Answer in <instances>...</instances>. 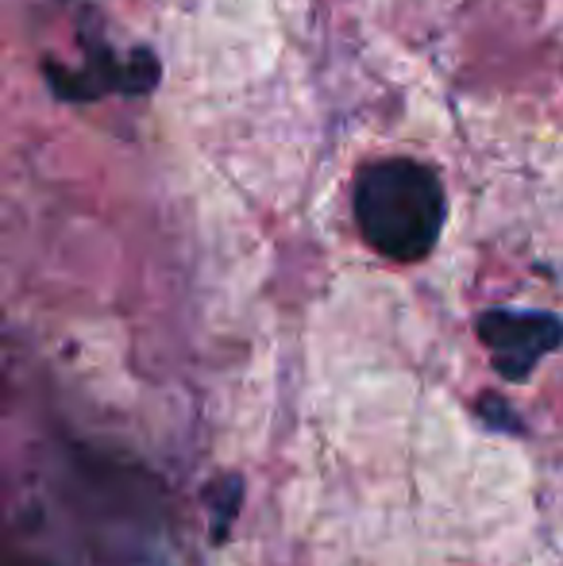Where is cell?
Returning <instances> with one entry per match:
<instances>
[{
  "mask_svg": "<svg viewBox=\"0 0 563 566\" xmlns=\"http://www.w3.org/2000/svg\"><path fill=\"white\" fill-rule=\"evenodd\" d=\"M352 209L371 251L390 262H421L440 243L448 197L440 174L428 163L390 155L359 166Z\"/></svg>",
  "mask_w": 563,
  "mask_h": 566,
  "instance_id": "1",
  "label": "cell"
},
{
  "mask_svg": "<svg viewBox=\"0 0 563 566\" xmlns=\"http://www.w3.org/2000/svg\"><path fill=\"white\" fill-rule=\"evenodd\" d=\"M85 43V74H74V70H59L54 62H46L43 74L46 82L54 85L62 101H97L101 93L116 90V93H150L158 85V59L150 51H132V59L116 54L113 46H105L101 39L82 35Z\"/></svg>",
  "mask_w": 563,
  "mask_h": 566,
  "instance_id": "2",
  "label": "cell"
},
{
  "mask_svg": "<svg viewBox=\"0 0 563 566\" xmlns=\"http://www.w3.org/2000/svg\"><path fill=\"white\" fill-rule=\"evenodd\" d=\"M479 336L494 350L505 378H525L536 358L560 347L563 324L552 313H521V308H490L479 316Z\"/></svg>",
  "mask_w": 563,
  "mask_h": 566,
  "instance_id": "3",
  "label": "cell"
}]
</instances>
